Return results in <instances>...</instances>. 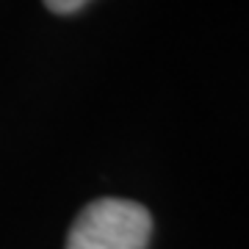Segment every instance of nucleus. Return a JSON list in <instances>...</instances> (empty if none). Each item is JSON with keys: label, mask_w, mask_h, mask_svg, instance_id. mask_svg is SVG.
Segmentation results:
<instances>
[{"label": "nucleus", "mask_w": 249, "mask_h": 249, "mask_svg": "<svg viewBox=\"0 0 249 249\" xmlns=\"http://www.w3.org/2000/svg\"><path fill=\"white\" fill-rule=\"evenodd\" d=\"M150 235L152 216L142 202L103 196L72 222L67 249H147Z\"/></svg>", "instance_id": "nucleus-1"}, {"label": "nucleus", "mask_w": 249, "mask_h": 249, "mask_svg": "<svg viewBox=\"0 0 249 249\" xmlns=\"http://www.w3.org/2000/svg\"><path fill=\"white\" fill-rule=\"evenodd\" d=\"M86 3H89V0H45V6L53 11V14H75V11H80Z\"/></svg>", "instance_id": "nucleus-2"}]
</instances>
